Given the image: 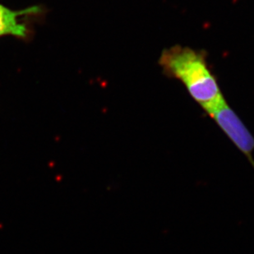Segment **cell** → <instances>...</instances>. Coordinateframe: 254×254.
<instances>
[{"mask_svg": "<svg viewBox=\"0 0 254 254\" xmlns=\"http://www.w3.org/2000/svg\"><path fill=\"white\" fill-rule=\"evenodd\" d=\"M159 64L166 76L182 82L206 113L226 101L203 52L186 46H172L161 53Z\"/></svg>", "mask_w": 254, "mask_h": 254, "instance_id": "6da1fadb", "label": "cell"}, {"mask_svg": "<svg viewBox=\"0 0 254 254\" xmlns=\"http://www.w3.org/2000/svg\"><path fill=\"white\" fill-rule=\"evenodd\" d=\"M221 127L236 147L247 157L254 169V137L237 114L228 105L226 101L220 104L208 114Z\"/></svg>", "mask_w": 254, "mask_h": 254, "instance_id": "7a4b0ae2", "label": "cell"}, {"mask_svg": "<svg viewBox=\"0 0 254 254\" xmlns=\"http://www.w3.org/2000/svg\"><path fill=\"white\" fill-rule=\"evenodd\" d=\"M40 11L37 6L28 7L27 9L13 11L3 5L0 4V37L13 36L19 38H26L28 34L27 25L22 22L25 15L34 14Z\"/></svg>", "mask_w": 254, "mask_h": 254, "instance_id": "3957f363", "label": "cell"}]
</instances>
